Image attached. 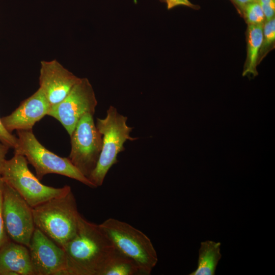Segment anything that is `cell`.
<instances>
[{"label": "cell", "instance_id": "1", "mask_svg": "<svg viewBox=\"0 0 275 275\" xmlns=\"http://www.w3.org/2000/svg\"><path fill=\"white\" fill-rule=\"evenodd\" d=\"M63 249L67 275H101L118 252L100 224L87 221L80 214L75 235Z\"/></svg>", "mask_w": 275, "mask_h": 275}, {"label": "cell", "instance_id": "2", "mask_svg": "<svg viewBox=\"0 0 275 275\" xmlns=\"http://www.w3.org/2000/svg\"><path fill=\"white\" fill-rule=\"evenodd\" d=\"M35 227L63 246L75 235L80 213L72 190L33 208Z\"/></svg>", "mask_w": 275, "mask_h": 275}, {"label": "cell", "instance_id": "3", "mask_svg": "<svg viewBox=\"0 0 275 275\" xmlns=\"http://www.w3.org/2000/svg\"><path fill=\"white\" fill-rule=\"evenodd\" d=\"M127 117L119 114L117 109L111 105L103 119L97 118L96 126L102 135L101 151L96 167L88 179L98 187L102 185L111 167L118 162L117 156L124 151V143L137 138L130 135L133 128L127 124Z\"/></svg>", "mask_w": 275, "mask_h": 275}, {"label": "cell", "instance_id": "4", "mask_svg": "<svg viewBox=\"0 0 275 275\" xmlns=\"http://www.w3.org/2000/svg\"><path fill=\"white\" fill-rule=\"evenodd\" d=\"M18 147L14 154L25 157L35 170L40 180L49 174H56L76 180L91 187L96 186L84 176L68 158L60 157L44 147L37 139L32 130H17Z\"/></svg>", "mask_w": 275, "mask_h": 275}, {"label": "cell", "instance_id": "5", "mask_svg": "<svg viewBox=\"0 0 275 275\" xmlns=\"http://www.w3.org/2000/svg\"><path fill=\"white\" fill-rule=\"evenodd\" d=\"M116 249L133 260L143 275H149L158 261L156 251L150 238L130 224L109 218L100 224Z\"/></svg>", "mask_w": 275, "mask_h": 275}, {"label": "cell", "instance_id": "6", "mask_svg": "<svg viewBox=\"0 0 275 275\" xmlns=\"http://www.w3.org/2000/svg\"><path fill=\"white\" fill-rule=\"evenodd\" d=\"M28 164L24 156L14 154L10 159L5 161L1 177L32 208L51 199L64 195L71 190L69 185L56 188L43 184L29 170Z\"/></svg>", "mask_w": 275, "mask_h": 275}, {"label": "cell", "instance_id": "7", "mask_svg": "<svg viewBox=\"0 0 275 275\" xmlns=\"http://www.w3.org/2000/svg\"><path fill=\"white\" fill-rule=\"evenodd\" d=\"M93 115L87 113L78 121L70 135L71 151L68 157L88 178L96 166L102 145V135Z\"/></svg>", "mask_w": 275, "mask_h": 275}, {"label": "cell", "instance_id": "8", "mask_svg": "<svg viewBox=\"0 0 275 275\" xmlns=\"http://www.w3.org/2000/svg\"><path fill=\"white\" fill-rule=\"evenodd\" d=\"M3 215L6 232L11 240L28 247L36 228L33 208L5 182L3 189Z\"/></svg>", "mask_w": 275, "mask_h": 275}, {"label": "cell", "instance_id": "9", "mask_svg": "<svg viewBox=\"0 0 275 275\" xmlns=\"http://www.w3.org/2000/svg\"><path fill=\"white\" fill-rule=\"evenodd\" d=\"M97 105L95 94L89 79L80 78L63 100L50 107L47 115L59 121L70 135L85 114H94Z\"/></svg>", "mask_w": 275, "mask_h": 275}, {"label": "cell", "instance_id": "10", "mask_svg": "<svg viewBox=\"0 0 275 275\" xmlns=\"http://www.w3.org/2000/svg\"><path fill=\"white\" fill-rule=\"evenodd\" d=\"M28 248L34 275H67L64 249L37 228Z\"/></svg>", "mask_w": 275, "mask_h": 275}, {"label": "cell", "instance_id": "11", "mask_svg": "<svg viewBox=\"0 0 275 275\" xmlns=\"http://www.w3.org/2000/svg\"><path fill=\"white\" fill-rule=\"evenodd\" d=\"M40 64L39 88L52 106L63 100L80 78L56 59L42 61Z\"/></svg>", "mask_w": 275, "mask_h": 275}, {"label": "cell", "instance_id": "12", "mask_svg": "<svg viewBox=\"0 0 275 275\" xmlns=\"http://www.w3.org/2000/svg\"><path fill=\"white\" fill-rule=\"evenodd\" d=\"M50 107L42 90L39 88L11 114L1 118V120L11 133L14 130H32L37 122L47 115Z\"/></svg>", "mask_w": 275, "mask_h": 275}, {"label": "cell", "instance_id": "13", "mask_svg": "<svg viewBox=\"0 0 275 275\" xmlns=\"http://www.w3.org/2000/svg\"><path fill=\"white\" fill-rule=\"evenodd\" d=\"M0 275H34L28 247L7 239L0 248Z\"/></svg>", "mask_w": 275, "mask_h": 275}, {"label": "cell", "instance_id": "14", "mask_svg": "<svg viewBox=\"0 0 275 275\" xmlns=\"http://www.w3.org/2000/svg\"><path fill=\"white\" fill-rule=\"evenodd\" d=\"M263 25H248L245 32L246 57L242 76L254 77L258 75V58L261 46Z\"/></svg>", "mask_w": 275, "mask_h": 275}, {"label": "cell", "instance_id": "15", "mask_svg": "<svg viewBox=\"0 0 275 275\" xmlns=\"http://www.w3.org/2000/svg\"><path fill=\"white\" fill-rule=\"evenodd\" d=\"M221 243L212 240L201 242L197 269L189 275H214L222 257Z\"/></svg>", "mask_w": 275, "mask_h": 275}, {"label": "cell", "instance_id": "16", "mask_svg": "<svg viewBox=\"0 0 275 275\" xmlns=\"http://www.w3.org/2000/svg\"><path fill=\"white\" fill-rule=\"evenodd\" d=\"M101 275H143V273L136 262L118 251Z\"/></svg>", "mask_w": 275, "mask_h": 275}, {"label": "cell", "instance_id": "17", "mask_svg": "<svg viewBox=\"0 0 275 275\" xmlns=\"http://www.w3.org/2000/svg\"><path fill=\"white\" fill-rule=\"evenodd\" d=\"M275 45V17L266 21L263 26V36L259 51L258 65L266 55L274 48Z\"/></svg>", "mask_w": 275, "mask_h": 275}, {"label": "cell", "instance_id": "18", "mask_svg": "<svg viewBox=\"0 0 275 275\" xmlns=\"http://www.w3.org/2000/svg\"><path fill=\"white\" fill-rule=\"evenodd\" d=\"M242 17L248 25H263L266 21L263 10L256 1L245 6Z\"/></svg>", "mask_w": 275, "mask_h": 275}, {"label": "cell", "instance_id": "19", "mask_svg": "<svg viewBox=\"0 0 275 275\" xmlns=\"http://www.w3.org/2000/svg\"><path fill=\"white\" fill-rule=\"evenodd\" d=\"M0 142L15 150L18 146L17 137L9 132L4 126L0 118Z\"/></svg>", "mask_w": 275, "mask_h": 275}, {"label": "cell", "instance_id": "20", "mask_svg": "<svg viewBox=\"0 0 275 275\" xmlns=\"http://www.w3.org/2000/svg\"><path fill=\"white\" fill-rule=\"evenodd\" d=\"M261 7L266 21L275 17V0H255Z\"/></svg>", "mask_w": 275, "mask_h": 275}, {"label": "cell", "instance_id": "21", "mask_svg": "<svg viewBox=\"0 0 275 275\" xmlns=\"http://www.w3.org/2000/svg\"><path fill=\"white\" fill-rule=\"evenodd\" d=\"M3 180L0 177V248L7 240L3 215Z\"/></svg>", "mask_w": 275, "mask_h": 275}, {"label": "cell", "instance_id": "22", "mask_svg": "<svg viewBox=\"0 0 275 275\" xmlns=\"http://www.w3.org/2000/svg\"><path fill=\"white\" fill-rule=\"evenodd\" d=\"M159 1L166 4L168 10L180 6L187 7L196 10L200 8L199 6L193 4L189 0H159Z\"/></svg>", "mask_w": 275, "mask_h": 275}, {"label": "cell", "instance_id": "23", "mask_svg": "<svg viewBox=\"0 0 275 275\" xmlns=\"http://www.w3.org/2000/svg\"><path fill=\"white\" fill-rule=\"evenodd\" d=\"M255 1V0H230L241 17H242L245 6L248 3Z\"/></svg>", "mask_w": 275, "mask_h": 275}, {"label": "cell", "instance_id": "24", "mask_svg": "<svg viewBox=\"0 0 275 275\" xmlns=\"http://www.w3.org/2000/svg\"><path fill=\"white\" fill-rule=\"evenodd\" d=\"M9 148V147L0 142V177L3 164L6 160V156Z\"/></svg>", "mask_w": 275, "mask_h": 275}]
</instances>
